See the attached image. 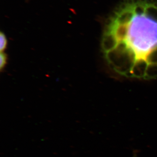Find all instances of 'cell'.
<instances>
[{
  "label": "cell",
  "instance_id": "6da1fadb",
  "mask_svg": "<svg viewBox=\"0 0 157 157\" xmlns=\"http://www.w3.org/2000/svg\"><path fill=\"white\" fill-rule=\"evenodd\" d=\"M101 48L109 68L128 78H157V2L126 0L104 28Z\"/></svg>",
  "mask_w": 157,
  "mask_h": 157
},
{
  "label": "cell",
  "instance_id": "277c9868",
  "mask_svg": "<svg viewBox=\"0 0 157 157\" xmlns=\"http://www.w3.org/2000/svg\"><path fill=\"white\" fill-rule=\"evenodd\" d=\"M137 153L136 152H135V151H134V154H133V156L132 157H137Z\"/></svg>",
  "mask_w": 157,
  "mask_h": 157
},
{
  "label": "cell",
  "instance_id": "7a4b0ae2",
  "mask_svg": "<svg viewBox=\"0 0 157 157\" xmlns=\"http://www.w3.org/2000/svg\"><path fill=\"white\" fill-rule=\"evenodd\" d=\"M0 50L1 52H3L7 48V40L6 35L2 32L0 33Z\"/></svg>",
  "mask_w": 157,
  "mask_h": 157
},
{
  "label": "cell",
  "instance_id": "3957f363",
  "mask_svg": "<svg viewBox=\"0 0 157 157\" xmlns=\"http://www.w3.org/2000/svg\"><path fill=\"white\" fill-rule=\"evenodd\" d=\"M0 59H1V61H0V70H2L5 67V66L6 64V63H7V57L6 54L3 52H1Z\"/></svg>",
  "mask_w": 157,
  "mask_h": 157
}]
</instances>
